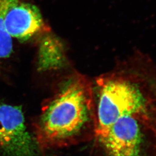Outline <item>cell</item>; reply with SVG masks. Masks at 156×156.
Instances as JSON below:
<instances>
[{
	"label": "cell",
	"mask_w": 156,
	"mask_h": 156,
	"mask_svg": "<svg viewBox=\"0 0 156 156\" xmlns=\"http://www.w3.org/2000/svg\"><path fill=\"white\" fill-rule=\"evenodd\" d=\"M89 93L86 80L75 76L45 101L34 123V138L39 147H63L80 133L88 120Z\"/></svg>",
	"instance_id": "6da1fadb"
},
{
	"label": "cell",
	"mask_w": 156,
	"mask_h": 156,
	"mask_svg": "<svg viewBox=\"0 0 156 156\" xmlns=\"http://www.w3.org/2000/svg\"><path fill=\"white\" fill-rule=\"evenodd\" d=\"M101 140L109 156H142L140 126L131 115L119 119Z\"/></svg>",
	"instance_id": "277c9868"
},
{
	"label": "cell",
	"mask_w": 156,
	"mask_h": 156,
	"mask_svg": "<svg viewBox=\"0 0 156 156\" xmlns=\"http://www.w3.org/2000/svg\"><path fill=\"white\" fill-rule=\"evenodd\" d=\"M14 0H0V64L8 58L13 50L12 37L6 31L4 18L9 6Z\"/></svg>",
	"instance_id": "8992f818"
},
{
	"label": "cell",
	"mask_w": 156,
	"mask_h": 156,
	"mask_svg": "<svg viewBox=\"0 0 156 156\" xmlns=\"http://www.w3.org/2000/svg\"><path fill=\"white\" fill-rule=\"evenodd\" d=\"M4 26L12 38L22 41L28 40L46 28L39 9L22 0H15L9 6Z\"/></svg>",
	"instance_id": "5b68a950"
},
{
	"label": "cell",
	"mask_w": 156,
	"mask_h": 156,
	"mask_svg": "<svg viewBox=\"0 0 156 156\" xmlns=\"http://www.w3.org/2000/svg\"><path fill=\"white\" fill-rule=\"evenodd\" d=\"M99 82L97 134L102 140L119 119L141 111L145 100L138 88L126 80L107 78Z\"/></svg>",
	"instance_id": "7a4b0ae2"
},
{
	"label": "cell",
	"mask_w": 156,
	"mask_h": 156,
	"mask_svg": "<svg viewBox=\"0 0 156 156\" xmlns=\"http://www.w3.org/2000/svg\"><path fill=\"white\" fill-rule=\"evenodd\" d=\"M36 140L29 133L20 106L0 104V149L6 156H36Z\"/></svg>",
	"instance_id": "3957f363"
}]
</instances>
